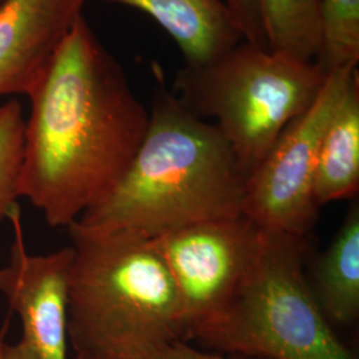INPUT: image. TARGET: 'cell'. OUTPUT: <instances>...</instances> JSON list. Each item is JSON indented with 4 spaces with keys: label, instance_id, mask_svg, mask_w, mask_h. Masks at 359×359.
<instances>
[{
    "label": "cell",
    "instance_id": "8",
    "mask_svg": "<svg viewBox=\"0 0 359 359\" xmlns=\"http://www.w3.org/2000/svg\"><path fill=\"white\" fill-rule=\"evenodd\" d=\"M13 222L8 264L0 269V293L23 325L22 342L36 359H68V302L74 249L29 255L25 243L20 208Z\"/></svg>",
    "mask_w": 359,
    "mask_h": 359
},
{
    "label": "cell",
    "instance_id": "14",
    "mask_svg": "<svg viewBox=\"0 0 359 359\" xmlns=\"http://www.w3.org/2000/svg\"><path fill=\"white\" fill-rule=\"evenodd\" d=\"M322 47L317 63L329 74L359 62V0H321Z\"/></svg>",
    "mask_w": 359,
    "mask_h": 359
},
{
    "label": "cell",
    "instance_id": "12",
    "mask_svg": "<svg viewBox=\"0 0 359 359\" xmlns=\"http://www.w3.org/2000/svg\"><path fill=\"white\" fill-rule=\"evenodd\" d=\"M359 188V75L351 74L325 129L314 175V200L322 205L354 197Z\"/></svg>",
    "mask_w": 359,
    "mask_h": 359
},
{
    "label": "cell",
    "instance_id": "10",
    "mask_svg": "<svg viewBox=\"0 0 359 359\" xmlns=\"http://www.w3.org/2000/svg\"><path fill=\"white\" fill-rule=\"evenodd\" d=\"M151 16L173 39L187 65H208L244 38L224 0H104Z\"/></svg>",
    "mask_w": 359,
    "mask_h": 359
},
{
    "label": "cell",
    "instance_id": "11",
    "mask_svg": "<svg viewBox=\"0 0 359 359\" xmlns=\"http://www.w3.org/2000/svg\"><path fill=\"white\" fill-rule=\"evenodd\" d=\"M306 271L309 286L333 327H350L359 316V205L351 206L332 244Z\"/></svg>",
    "mask_w": 359,
    "mask_h": 359
},
{
    "label": "cell",
    "instance_id": "6",
    "mask_svg": "<svg viewBox=\"0 0 359 359\" xmlns=\"http://www.w3.org/2000/svg\"><path fill=\"white\" fill-rule=\"evenodd\" d=\"M355 68L327 74L316 100L283 129L246 180L244 215L266 231L306 237L316 222L314 175L322 136Z\"/></svg>",
    "mask_w": 359,
    "mask_h": 359
},
{
    "label": "cell",
    "instance_id": "13",
    "mask_svg": "<svg viewBox=\"0 0 359 359\" xmlns=\"http://www.w3.org/2000/svg\"><path fill=\"white\" fill-rule=\"evenodd\" d=\"M268 47L316 62L322 47L321 0H259Z\"/></svg>",
    "mask_w": 359,
    "mask_h": 359
},
{
    "label": "cell",
    "instance_id": "15",
    "mask_svg": "<svg viewBox=\"0 0 359 359\" xmlns=\"http://www.w3.org/2000/svg\"><path fill=\"white\" fill-rule=\"evenodd\" d=\"M26 118L18 100L0 107V222L18 205Z\"/></svg>",
    "mask_w": 359,
    "mask_h": 359
},
{
    "label": "cell",
    "instance_id": "16",
    "mask_svg": "<svg viewBox=\"0 0 359 359\" xmlns=\"http://www.w3.org/2000/svg\"><path fill=\"white\" fill-rule=\"evenodd\" d=\"M117 359H264L234 355V354H222L217 351H205L198 350L191 345V342L175 339L167 342L152 344L148 346L137 348L127 355Z\"/></svg>",
    "mask_w": 359,
    "mask_h": 359
},
{
    "label": "cell",
    "instance_id": "7",
    "mask_svg": "<svg viewBox=\"0 0 359 359\" xmlns=\"http://www.w3.org/2000/svg\"><path fill=\"white\" fill-rule=\"evenodd\" d=\"M264 228L241 215L196 222L151 240L179 293L187 334L224 308L250 269Z\"/></svg>",
    "mask_w": 359,
    "mask_h": 359
},
{
    "label": "cell",
    "instance_id": "2",
    "mask_svg": "<svg viewBox=\"0 0 359 359\" xmlns=\"http://www.w3.org/2000/svg\"><path fill=\"white\" fill-rule=\"evenodd\" d=\"M148 129L124 176L77 219L95 233L152 240L196 222L244 215L246 180L215 124L185 109L154 65Z\"/></svg>",
    "mask_w": 359,
    "mask_h": 359
},
{
    "label": "cell",
    "instance_id": "17",
    "mask_svg": "<svg viewBox=\"0 0 359 359\" xmlns=\"http://www.w3.org/2000/svg\"><path fill=\"white\" fill-rule=\"evenodd\" d=\"M229 8L237 26L240 28L245 41L256 44L258 47L269 48L259 0H224Z\"/></svg>",
    "mask_w": 359,
    "mask_h": 359
},
{
    "label": "cell",
    "instance_id": "19",
    "mask_svg": "<svg viewBox=\"0 0 359 359\" xmlns=\"http://www.w3.org/2000/svg\"><path fill=\"white\" fill-rule=\"evenodd\" d=\"M7 330H8V320L3 323V326L0 327V358L3 354V348L6 346V335H7Z\"/></svg>",
    "mask_w": 359,
    "mask_h": 359
},
{
    "label": "cell",
    "instance_id": "3",
    "mask_svg": "<svg viewBox=\"0 0 359 359\" xmlns=\"http://www.w3.org/2000/svg\"><path fill=\"white\" fill-rule=\"evenodd\" d=\"M74 262L68 342L75 359H117L181 339L187 326L179 293L151 240L68 226Z\"/></svg>",
    "mask_w": 359,
    "mask_h": 359
},
{
    "label": "cell",
    "instance_id": "1",
    "mask_svg": "<svg viewBox=\"0 0 359 359\" xmlns=\"http://www.w3.org/2000/svg\"><path fill=\"white\" fill-rule=\"evenodd\" d=\"M28 97L19 194L51 228H68L124 176L149 112L84 16Z\"/></svg>",
    "mask_w": 359,
    "mask_h": 359
},
{
    "label": "cell",
    "instance_id": "9",
    "mask_svg": "<svg viewBox=\"0 0 359 359\" xmlns=\"http://www.w3.org/2000/svg\"><path fill=\"white\" fill-rule=\"evenodd\" d=\"M87 0H3L0 3V95H29Z\"/></svg>",
    "mask_w": 359,
    "mask_h": 359
},
{
    "label": "cell",
    "instance_id": "20",
    "mask_svg": "<svg viewBox=\"0 0 359 359\" xmlns=\"http://www.w3.org/2000/svg\"><path fill=\"white\" fill-rule=\"evenodd\" d=\"M1 1H3V0H0V3H1Z\"/></svg>",
    "mask_w": 359,
    "mask_h": 359
},
{
    "label": "cell",
    "instance_id": "4",
    "mask_svg": "<svg viewBox=\"0 0 359 359\" xmlns=\"http://www.w3.org/2000/svg\"><path fill=\"white\" fill-rule=\"evenodd\" d=\"M306 237L264 229L256 258L231 301L188 342L264 359H358L310 290Z\"/></svg>",
    "mask_w": 359,
    "mask_h": 359
},
{
    "label": "cell",
    "instance_id": "5",
    "mask_svg": "<svg viewBox=\"0 0 359 359\" xmlns=\"http://www.w3.org/2000/svg\"><path fill=\"white\" fill-rule=\"evenodd\" d=\"M326 76L317 62L243 40L208 65H184L170 90L192 115L215 120L249 177Z\"/></svg>",
    "mask_w": 359,
    "mask_h": 359
},
{
    "label": "cell",
    "instance_id": "18",
    "mask_svg": "<svg viewBox=\"0 0 359 359\" xmlns=\"http://www.w3.org/2000/svg\"><path fill=\"white\" fill-rule=\"evenodd\" d=\"M0 359H36L26 346L25 342L19 341L16 345H7L3 348V354Z\"/></svg>",
    "mask_w": 359,
    "mask_h": 359
}]
</instances>
